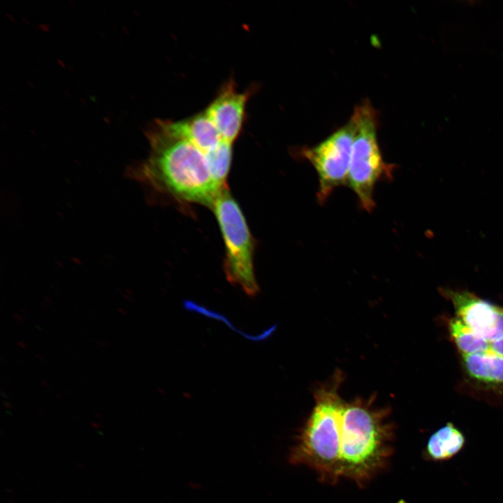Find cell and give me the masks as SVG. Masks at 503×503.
Instances as JSON below:
<instances>
[{
	"label": "cell",
	"mask_w": 503,
	"mask_h": 503,
	"mask_svg": "<svg viewBox=\"0 0 503 503\" xmlns=\"http://www.w3.org/2000/svg\"><path fill=\"white\" fill-rule=\"evenodd\" d=\"M452 302L455 316L489 342L503 337V307L484 300L468 291L443 290Z\"/></svg>",
	"instance_id": "obj_7"
},
{
	"label": "cell",
	"mask_w": 503,
	"mask_h": 503,
	"mask_svg": "<svg viewBox=\"0 0 503 503\" xmlns=\"http://www.w3.org/2000/svg\"><path fill=\"white\" fill-rule=\"evenodd\" d=\"M340 381L335 377L316 391L313 409L289 453L291 463L307 467L330 484L341 479L339 435L344 403L338 394Z\"/></svg>",
	"instance_id": "obj_3"
},
{
	"label": "cell",
	"mask_w": 503,
	"mask_h": 503,
	"mask_svg": "<svg viewBox=\"0 0 503 503\" xmlns=\"http://www.w3.org/2000/svg\"><path fill=\"white\" fill-rule=\"evenodd\" d=\"M490 351L503 358V337L494 342H490Z\"/></svg>",
	"instance_id": "obj_15"
},
{
	"label": "cell",
	"mask_w": 503,
	"mask_h": 503,
	"mask_svg": "<svg viewBox=\"0 0 503 503\" xmlns=\"http://www.w3.org/2000/svg\"><path fill=\"white\" fill-rule=\"evenodd\" d=\"M356 126L348 122L319 144L305 147L302 156L314 168L318 175V201H326L333 191L347 182Z\"/></svg>",
	"instance_id": "obj_6"
},
{
	"label": "cell",
	"mask_w": 503,
	"mask_h": 503,
	"mask_svg": "<svg viewBox=\"0 0 503 503\" xmlns=\"http://www.w3.org/2000/svg\"><path fill=\"white\" fill-rule=\"evenodd\" d=\"M356 126L347 184L356 195L361 207L371 212L375 204L374 188L382 179H391L393 167L381 156L377 141V113L368 100L353 110Z\"/></svg>",
	"instance_id": "obj_4"
},
{
	"label": "cell",
	"mask_w": 503,
	"mask_h": 503,
	"mask_svg": "<svg viewBox=\"0 0 503 503\" xmlns=\"http://www.w3.org/2000/svg\"><path fill=\"white\" fill-rule=\"evenodd\" d=\"M450 335L462 355L490 351V342L480 337L456 316L449 321Z\"/></svg>",
	"instance_id": "obj_11"
},
{
	"label": "cell",
	"mask_w": 503,
	"mask_h": 503,
	"mask_svg": "<svg viewBox=\"0 0 503 503\" xmlns=\"http://www.w3.org/2000/svg\"><path fill=\"white\" fill-rule=\"evenodd\" d=\"M250 95L238 92L234 82L228 81L205 110L222 139L231 144L241 132Z\"/></svg>",
	"instance_id": "obj_8"
},
{
	"label": "cell",
	"mask_w": 503,
	"mask_h": 503,
	"mask_svg": "<svg viewBox=\"0 0 503 503\" xmlns=\"http://www.w3.org/2000/svg\"><path fill=\"white\" fill-rule=\"evenodd\" d=\"M434 434L448 458L458 453L464 444L462 434L452 423H447Z\"/></svg>",
	"instance_id": "obj_13"
},
{
	"label": "cell",
	"mask_w": 503,
	"mask_h": 503,
	"mask_svg": "<svg viewBox=\"0 0 503 503\" xmlns=\"http://www.w3.org/2000/svg\"><path fill=\"white\" fill-rule=\"evenodd\" d=\"M147 136L150 155L131 168L130 175L180 199L212 207L226 187L214 180L205 154L187 140L168 134L156 123Z\"/></svg>",
	"instance_id": "obj_1"
},
{
	"label": "cell",
	"mask_w": 503,
	"mask_h": 503,
	"mask_svg": "<svg viewBox=\"0 0 503 503\" xmlns=\"http://www.w3.org/2000/svg\"><path fill=\"white\" fill-rule=\"evenodd\" d=\"M212 207L224 241L226 278L239 285L248 296H255L259 287L254 271V245L243 213L226 187L221 189Z\"/></svg>",
	"instance_id": "obj_5"
},
{
	"label": "cell",
	"mask_w": 503,
	"mask_h": 503,
	"mask_svg": "<svg viewBox=\"0 0 503 503\" xmlns=\"http://www.w3.org/2000/svg\"><path fill=\"white\" fill-rule=\"evenodd\" d=\"M427 451L429 455L433 459L442 460L448 458L445 451L435 434H433L429 439L427 445Z\"/></svg>",
	"instance_id": "obj_14"
},
{
	"label": "cell",
	"mask_w": 503,
	"mask_h": 503,
	"mask_svg": "<svg viewBox=\"0 0 503 503\" xmlns=\"http://www.w3.org/2000/svg\"><path fill=\"white\" fill-rule=\"evenodd\" d=\"M385 409L359 399L344 404L339 435L340 477L364 486L386 469L394 432Z\"/></svg>",
	"instance_id": "obj_2"
},
{
	"label": "cell",
	"mask_w": 503,
	"mask_h": 503,
	"mask_svg": "<svg viewBox=\"0 0 503 503\" xmlns=\"http://www.w3.org/2000/svg\"><path fill=\"white\" fill-rule=\"evenodd\" d=\"M464 368L472 379L487 384H503V358L494 353L462 355Z\"/></svg>",
	"instance_id": "obj_10"
},
{
	"label": "cell",
	"mask_w": 503,
	"mask_h": 503,
	"mask_svg": "<svg viewBox=\"0 0 503 503\" xmlns=\"http://www.w3.org/2000/svg\"><path fill=\"white\" fill-rule=\"evenodd\" d=\"M205 156L214 180L220 187H225L232 159V144L223 140Z\"/></svg>",
	"instance_id": "obj_12"
},
{
	"label": "cell",
	"mask_w": 503,
	"mask_h": 503,
	"mask_svg": "<svg viewBox=\"0 0 503 503\" xmlns=\"http://www.w3.org/2000/svg\"><path fill=\"white\" fill-rule=\"evenodd\" d=\"M156 123L168 134L187 140L205 154L224 140L205 111L179 121L158 120Z\"/></svg>",
	"instance_id": "obj_9"
}]
</instances>
